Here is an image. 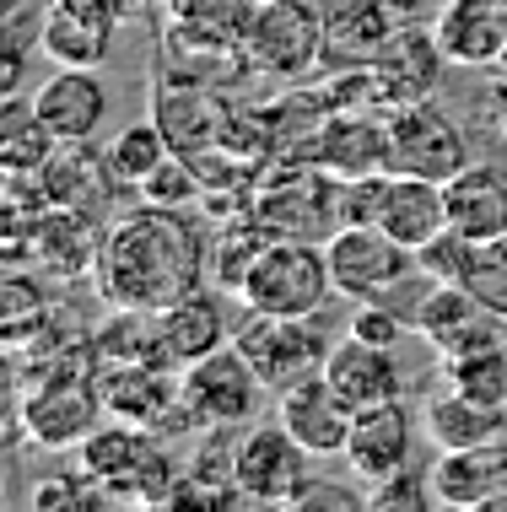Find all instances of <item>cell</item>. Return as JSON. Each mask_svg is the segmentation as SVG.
Wrapping results in <instances>:
<instances>
[{
	"mask_svg": "<svg viewBox=\"0 0 507 512\" xmlns=\"http://www.w3.org/2000/svg\"><path fill=\"white\" fill-rule=\"evenodd\" d=\"M146 442H152V432H146V426H130V421L98 426V432H92V437L76 448L81 475H87L92 486L108 496V502H125L130 475H135V464H141Z\"/></svg>",
	"mask_w": 507,
	"mask_h": 512,
	"instance_id": "obj_27",
	"label": "cell"
},
{
	"mask_svg": "<svg viewBox=\"0 0 507 512\" xmlns=\"http://www.w3.org/2000/svg\"><path fill=\"white\" fill-rule=\"evenodd\" d=\"M232 345L243 351V362L259 372L270 394H286L292 383L319 378L330 362V340L313 329V318H276V313H249L232 329Z\"/></svg>",
	"mask_w": 507,
	"mask_h": 512,
	"instance_id": "obj_5",
	"label": "cell"
},
{
	"mask_svg": "<svg viewBox=\"0 0 507 512\" xmlns=\"http://www.w3.org/2000/svg\"><path fill=\"white\" fill-rule=\"evenodd\" d=\"M475 162L470 135L464 124L437 108L432 98L389 108V173H410V178H432V184H448Z\"/></svg>",
	"mask_w": 507,
	"mask_h": 512,
	"instance_id": "obj_4",
	"label": "cell"
},
{
	"mask_svg": "<svg viewBox=\"0 0 507 512\" xmlns=\"http://www.w3.org/2000/svg\"><path fill=\"white\" fill-rule=\"evenodd\" d=\"M410 324H416V335L427 340L443 362L502 340V313H491L486 302L475 292H464V286H443V281H432V292L421 297V308Z\"/></svg>",
	"mask_w": 507,
	"mask_h": 512,
	"instance_id": "obj_13",
	"label": "cell"
},
{
	"mask_svg": "<svg viewBox=\"0 0 507 512\" xmlns=\"http://www.w3.org/2000/svg\"><path fill=\"white\" fill-rule=\"evenodd\" d=\"M416 453V415L405 399H383L351 415V437H346V469L356 480H389L400 475Z\"/></svg>",
	"mask_w": 507,
	"mask_h": 512,
	"instance_id": "obj_15",
	"label": "cell"
},
{
	"mask_svg": "<svg viewBox=\"0 0 507 512\" xmlns=\"http://www.w3.org/2000/svg\"><path fill=\"white\" fill-rule=\"evenodd\" d=\"M383 189H389V173L340 178V189H335V221H340V227H378Z\"/></svg>",
	"mask_w": 507,
	"mask_h": 512,
	"instance_id": "obj_35",
	"label": "cell"
},
{
	"mask_svg": "<svg viewBox=\"0 0 507 512\" xmlns=\"http://www.w3.org/2000/svg\"><path fill=\"white\" fill-rule=\"evenodd\" d=\"M238 297L249 313H276V318H319V308L335 297V275L324 259V243L313 238H270L254 270L243 275Z\"/></svg>",
	"mask_w": 507,
	"mask_h": 512,
	"instance_id": "obj_2",
	"label": "cell"
},
{
	"mask_svg": "<svg viewBox=\"0 0 507 512\" xmlns=\"http://www.w3.org/2000/svg\"><path fill=\"white\" fill-rule=\"evenodd\" d=\"M308 162H319L335 178H362V173H389V114L383 108H346L330 114L313 141Z\"/></svg>",
	"mask_w": 507,
	"mask_h": 512,
	"instance_id": "obj_17",
	"label": "cell"
},
{
	"mask_svg": "<svg viewBox=\"0 0 507 512\" xmlns=\"http://www.w3.org/2000/svg\"><path fill=\"white\" fill-rule=\"evenodd\" d=\"M394 38V17L383 0H346L330 11V38H324V71H367Z\"/></svg>",
	"mask_w": 507,
	"mask_h": 512,
	"instance_id": "obj_26",
	"label": "cell"
},
{
	"mask_svg": "<svg viewBox=\"0 0 507 512\" xmlns=\"http://www.w3.org/2000/svg\"><path fill=\"white\" fill-rule=\"evenodd\" d=\"M410 318H400V313H389L383 302H356V313H351V329L346 335H356V340H367V345H400L405 335H410Z\"/></svg>",
	"mask_w": 507,
	"mask_h": 512,
	"instance_id": "obj_38",
	"label": "cell"
},
{
	"mask_svg": "<svg viewBox=\"0 0 507 512\" xmlns=\"http://www.w3.org/2000/svg\"><path fill=\"white\" fill-rule=\"evenodd\" d=\"M157 335H162V362L178 367V372H184L189 362H200V356L222 351V345L232 340L222 297L205 292V286L189 292V297H178L173 308L157 313Z\"/></svg>",
	"mask_w": 507,
	"mask_h": 512,
	"instance_id": "obj_22",
	"label": "cell"
},
{
	"mask_svg": "<svg viewBox=\"0 0 507 512\" xmlns=\"http://www.w3.org/2000/svg\"><path fill=\"white\" fill-rule=\"evenodd\" d=\"M319 502H330V507H367V491L330 486V480H313V475H308V486H303V496H297L292 507H319Z\"/></svg>",
	"mask_w": 507,
	"mask_h": 512,
	"instance_id": "obj_39",
	"label": "cell"
},
{
	"mask_svg": "<svg viewBox=\"0 0 507 512\" xmlns=\"http://www.w3.org/2000/svg\"><path fill=\"white\" fill-rule=\"evenodd\" d=\"M507 491V442L486 448H443L432 464V496L443 507H497Z\"/></svg>",
	"mask_w": 507,
	"mask_h": 512,
	"instance_id": "obj_20",
	"label": "cell"
},
{
	"mask_svg": "<svg viewBox=\"0 0 507 512\" xmlns=\"http://www.w3.org/2000/svg\"><path fill=\"white\" fill-rule=\"evenodd\" d=\"M135 200L141 205H168V211H189L195 200H205V184H200L195 162H189L184 151H173V157L135 189Z\"/></svg>",
	"mask_w": 507,
	"mask_h": 512,
	"instance_id": "obj_33",
	"label": "cell"
},
{
	"mask_svg": "<svg viewBox=\"0 0 507 512\" xmlns=\"http://www.w3.org/2000/svg\"><path fill=\"white\" fill-rule=\"evenodd\" d=\"M324 259H330L335 275V297L351 302H383L416 270V254L405 243H394L383 227H335L324 238Z\"/></svg>",
	"mask_w": 507,
	"mask_h": 512,
	"instance_id": "obj_9",
	"label": "cell"
},
{
	"mask_svg": "<svg viewBox=\"0 0 507 512\" xmlns=\"http://www.w3.org/2000/svg\"><path fill=\"white\" fill-rule=\"evenodd\" d=\"M324 383L335 389V399L351 415L383 399H400V362H394V345H367L346 335L340 345H330V362H324Z\"/></svg>",
	"mask_w": 507,
	"mask_h": 512,
	"instance_id": "obj_19",
	"label": "cell"
},
{
	"mask_svg": "<svg viewBox=\"0 0 507 512\" xmlns=\"http://www.w3.org/2000/svg\"><path fill=\"white\" fill-rule=\"evenodd\" d=\"M308 459L313 453L286 432L281 421H254V426H243L238 442H232V480H238L243 502L281 507V502H297V496H303Z\"/></svg>",
	"mask_w": 507,
	"mask_h": 512,
	"instance_id": "obj_8",
	"label": "cell"
},
{
	"mask_svg": "<svg viewBox=\"0 0 507 512\" xmlns=\"http://www.w3.org/2000/svg\"><path fill=\"white\" fill-rule=\"evenodd\" d=\"M276 421L292 432L313 459H346V437H351V410L335 399V389L319 378L292 383L286 394H276Z\"/></svg>",
	"mask_w": 507,
	"mask_h": 512,
	"instance_id": "obj_18",
	"label": "cell"
},
{
	"mask_svg": "<svg viewBox=\"0 0 507 512\" xmlns=\"http://www.w3.org/2000/svg\"><path fill=\"white\" fill-rule=\"evenodd\" d=\"M324 38H330V11L319 0H259L249 22V71L297 87L324 71Z\"/></svg>",
	"mask_w": 507,
	"mask_h": 512,
	"instance_id": "obj_3",
	"label": "cell"
},
{
	"mask_svg": "<svg viewBox=\"0 0 507 512\" xmlns=\"http://www.w3.org/2000/svg\"><path fill=\"white\" fill-rule=\"evenodd\" d=\"M502 442H507V437H502Z\"/></svg>",
	"mask_w": 507,
	"mask_h": 512,
	"instance_id": "obj_41",
	"label": "cell"
},
{
	"mask_svg": "<svg viewBox=\"0 0 507 512\" xmlns=\"http://www.w3.org/2000/svg\"><path fill=\"white\" fill-rule=\"evenodd\" d=\"M178 378H184V410L195 415L200 432H238V426H254L259 421V399L270 394L232 340L222 345V351L189 362Z\"/></svg>",
	"mask_w": 507,
	"mask_h": 512,
	"instance_id": "obj_6",
	"label": "cell"
},
{
	"mask_svg": "<svg viewBox=\"0 0 507 512\" xmlns=\"http://www.w3.org/2000/svg\"><path fill=\"white\" fill-rule=\"evenodd\" d=\"M448 65L443 44H437L432 27H394V38L383 44V54L367 71H373V92H378V108H405V103H421L432 98V81L437 71Z\"/></svg>",
	"mask_w": 507,
	"mask_h": 512,
	"instance_id": "obj_16",
	"label": "cell"
},
{
	"mask_svg": "<svg viewBox=\"0 0 507 512\" xmlns=\"http://www.w3.org/2000/svg\"><path fill=\"white\" fill-rule=\"evenodd\" d=\"M259 0H173L168 17V54L178 65H232L249 71V22Z\"/></svg>",
	"mask_w": 507,
	"mask_h": 512,
	"instance_id": "obj_7",
	"label": "cell"
},
{
	"mask_svg": "<svg viewBox=\"0 0 507 512\" xmlns=\"http://www.w3.org/2000/svg\"><path fill=\"white\" fill-rule=\"evenodd\" d=\"M265 243H270V232L259 227L254 216H249V221H238V227H227L222 238L211 243V270L222 265V275H216V286H222V292H232V297H238L243 275L254 270V259L265 254Z\"/></svg>",
	"mask_w": 507,
	"mask_h": 512,
	"instance_id": "obj_32",
	"label": "cell"
},
{
	"mask_svg": "<svg viewBox=\"0 0 507 512\" xmlns=\"http://www.w3.org/2000/svg\"><path fill=\"white\" fill-rule=\"evenodd\" d=\"M335 189H340V178L303 157L297 168L270 178L265 189H254V221L270 238H313L319 243V232L330 238L340 227L335 221Z\"/></svg>",
	"mask_w": 507,
	"mask_h": 512,
	"instance_id": "obj_10",
	"label": "cell"
},
{
	"mask_svg": "<svg viewBox=\"0 0 507 512\" xmlns=\"http://www.w3.org/2000/svg\"><path fill=\"white\" fill-rule=\"evenodd\" d=\"M437 502L432 496V469H400L389 480H373L367 486V507H389V512H427Z\"/></svg>",
	"mask_w": 507,
	"mask_h": 512,
	"instance_id": "obj_36",
	"label": "cell"
},
{
	"mask_svg": "<svg viewBox=\"0 0 507 512\" xmlns=\"http://www.w3.org/2000/svg\"><path fill=\"white\" fill-rule=\"evenodd\" d=\"M448 372V389L481 399V405H497L507 410V345H481V351H464L454 362H443Z\"/></svg>",
	"mask_w": 507,
	"mask_h": 512,
	"instance_id": "obj_31",
	"label": "cell"
},
{
	"mask_svg": "<svg viewBox=\"0 0 507 512\" xmlns=\"http://www.w3.org/2000/svg\"><path fill=\"white\" fill-rule=\"evenodd\" d=\"M378 227L389 232L394 243H405L410 254H416V248H427L437 232H448V184L410 178V173H389Z\"/></svg>",
	"mask_w": 507,
	"mask_h": 512,
	"instance_id": "obj_23",
	"label": "cell"
},
{
	"mask_svg": "<svg viewBox=\"0 0 507 512\" xmlns=\"http://www.w3.org/2000/svg\"><path fill=\"white\" fill-rule=\"evenodd\" d=\"M205 254L200 232L189 227L184 211L168 205H141L125 221H114V232L98 243V292L108 297V308H141L162 313L178 297L205 286Z\"/></svg>",
	"mask_w": 507,
	"mask_h": 512,
	"instance_id": "obj_1",
	"label": "cell"
},
{
	"mask_svg": "<svg viewBox=\"0 0 507 512\" xmlns=\"http://www.w3.org/2000/svg\"><path fill=\"white\" fill-rule=\"evenodd\" d=\"M173 157V141H168V130H162L157 119H135L125 124V130L114 135V146H108V162H103V173H108V184H125L130 195L152 178L162 162Z\"/></svg>",
	"mask_w": 507,
	"mask_h": 512,
	"instance_id": "obj_30",
	"label": "cell"
},
{
	"mask_svg": "<svg viewBox=\"0 0 507 512\" xmlns=\"http://www.w3.org/2000/svg\"><path fill=\"white\" fill-rule=\"evenodd\" d=\"M152 119L168 130L173 151H205L216 146V130H222V108L205 92V81H189V76H162L157 92H152Z\"/></svg>",
	"mask_w": 507,
	"mask_h": 512,
	"instance_id": "obj_25",
	"label": "cell"
},
{
	"mask_svg": "<svg viewBox=\"0 0 507 512\" xmlns=\"http://www.w3.org/2000/svg\"><path fill=\"white\" fill-rule=\"evenodd\" d=\"M464 292H475L491 313L507 318V238L481 243V254H475V270H470V281H464Z\"/></svg>",
	"mask_w": 507,
	"mask_h": 512,
	"instance_id": "obj_37",
	"label": "cell"
},
{
	"mask_svg": "<svg viewBox=\"0 0 507 512\" xmlns=\"http://www.w3.org/2000/svg\"><path fill=\"white\" fill-rule=\"evenodd\" d=\"M475 254H481V243H470L464 232H437L427 248H416V270L427 275V281H443V286H464L475 270Z\"/></svg>",
	"mask_w": 507,
	"mask_h": 512,
	"instance_id": "obj_34",
	"label": "cell"
},
{
	"mask_svg": "<svg viewBox=\"0 0 507 512\" xmlns=\"http://www.w3.org/2000/svg\"><path fill=\"white\" fill-rule=\"evenodd\" d=\"M33 114L54 135V146H87L108 124V87L98 65H60L33 92Z\"/></svg>",
	"mask_w": 507,
	"mask_h": 512,
	"instance_id": "obj_12",
	"label": "cell"
},
{
	"mask_svg": "<svg viewBox=\"0 0 507 512\" xmlns=\"http://www.w3.org/2000/svg\"><path fill=\"white\" fill-rule=\"evenodd\" d=\"M103 415V389L92 378H76V372H54L38 389H27L22 399V426L38 448H81L92 432H98Z\"/></svg>",
	"mask_w": 507,
	"mask_h": 512,
	"instance_id": "obj_11",
	"label": "cell"
},
{
	"mask_svg": "<svg viewBox=\"0 0 507 512\" xmlns=\"http://www.w3.org/2000/svg\"><path fill=\"white\" fill-rule=\"evenodd\" d=\"M178 367L162 362H119L103 367L98 389H103V415L108 421H130L146 426V432H162V426L184 405V378H173Z\"/></svg>",
	"mask_w": 507,
	"mask_h": 512,
	"instance_id": "obj_14",
	"label": "cell"
},
{
	"mask_svg": "<svg viewBox=\"0 0 507 512\" xmlns=\"http://www.w3.org/2000/svg\"><path fill=\"white\" fill-rule=\"evenodd\" d=\"M432 33L448 65H491L507 54V0H448Z\"/></svg>",
	"mask_w": 507,
	"mask_h": 512,
	"instance_id": "obj_21",
	"label": "cell"
},
{
	"mask_svg": "<svg viewBox=\"0 0 507 512\" xmlns=\"http://www.w3.org/2000/svg\"><path fill=\"white\" fill-rule=\"evenodd\" d=\"M427 437L437 442V453L443 448H486V442L507 437V410L448 389V394L427 399Z\"/></svg>",
	"mask_w": 507,
	"mask_h": 512,
	"instance_id": "obj_29",
	"label": "cell"
},
{
	"mask_svg": "<svg viewBox=\"0 0 507 512\" xmlns=\"http://www.w3.org/2000/svg\"><path fill=\"white\" fill-rule=\"evenodd\" d=\"M114 27L119 22L54 0L44 11V27H38V49H44L54 65H103L108 49H114Z\"/></svg>",
	"mask_w": 507,
	"mask_h": 512,
	"instance_id": "obj_28",
	"label": "cell"
},
{
	"mask_svg": "<svg viewBox=\"0 0 507 512\" xmlns=\"http://www.w3.org/2000/svg\"><path fill=\"white\" fill-rule=\"evenodd\" d=\"M502 130H507V108H502Z\"/></svg>",
	"mask_w": 507,
	"mask_h": 512,
	"instance_id": "obj_40",
	"label": "cell"
},
{
	"mask_svg": "<svg viewBox=\"0 0 507 512\" xmlns=\"http://www.w3.org/2000/svg\"><path fill=\"white\" fill-rule=\"evenodd\" d=\"M448 227L470 243L507 238V173L491 162H470L459 178H448Z\"/></svg>",
	"mask_w": 507,
	"mask_h": 512,
	"instance_id": "obj_24",
	"label": "cell"
}]
</instances>
